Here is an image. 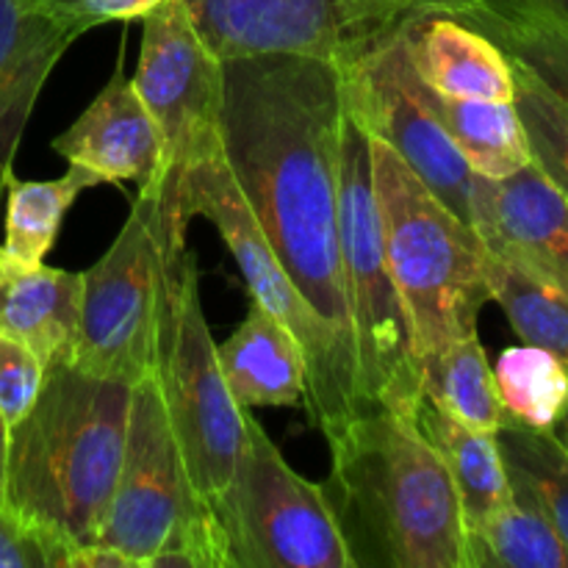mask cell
I'll return each instance as SVG.
<instances>
[{
    "label": "cell",
    "mask_w": 568,
    "mask_h": 568,
    "mask_svg": "<svg viewBox=\"0 0 568 568\" xmlns=\"http://www.w3.org/2000/svg\"><path fill=\"white\" fill-rule=\"evenodd\" d=\"M342 122L336 61L222 59V153L239 192L294 286L355 361L338 225Z\"/></svg>",
    "instance_id": "cell-1"
},
{
    "label": "cell",
    "mask_w": 568,
    "mask_h": 568,
    "mask_svg": "<svg viewBox=\"0 0 568 568\" xmlns=\"http://www.w3.org/2000/svg\"><path fill=\"white\" fill-rule=\"evenodd\" d=\"M327 444L322 488L353 568H466L458 491L414 414L369 408Z\"/></svg>",
    "instance_id": "cell-2"
},
{
    "label": "cell",
    "mask_w": 568,
    "mask_h": 568,
    "mask_svg": "<svg viewBox=\"0 0 568 568\" xmlns=\"http://www.w3.org/2000/svg\"><path fill=\"white\" fill-rule=\"evenodd\" d=\"M133 386L59 366L9 430L6 503L67 547L98 544L125 453Z\"/></svg>",
    "instance_id": "cell-3"
},
{
    "label": "cell",
    "mask_w": 568,
    "mask_h": 568,
    "mask_svg": "<svg viewBox=\"0 0 568 568\" xmlns=\"http://www.w3.org/2000/svg\"><path fill=\"white\" fill-rule=\"evenodd\" d=\"M369 166L383 250L422 358L477 333V316L491 300L486 244L372 133Z\"/></svg>",
    "instance_id": "cell-4"
},
{
    "label": "cell",
    "mask_w": 568,
    "mask_h": 568,
    "mask_svg": "<svg viewBox=\"0 0 568 568\" xmlns=\"http://www.w3.org/2000/svg\"><path fill=\"white\" fill-rule=\"evenodd\" d=\"M98 541L136 568H231L222 527L189 477L155 377L133 386L125 453Z\"/></svg>",
    "instance_id": "cell-5"
},
{
    "label": "cell",
    "mask_w": 568,
    "mask_h": 568,
    "mask_svg": "<svg viewBox=\"0 0 568 568\" xmlns=\"http://www.w3.org/2000/svg\"><path fill=\"white\" fill-rule=\"evenodd\" d=\"M133 87L161 136L153 200L161 239L186 253V192L192 172L222 153V59L205 44L186 0H164L142 20Z\"/></svg>",
    "instance_id": "cell-6"
},
{
    "label": "cell",
    "mask_w": 568,
    "mask_h": 568,
    "mask_svg": "<svg viewBox=\"0 0 568 568\" xmlns=\"http://www.w3.org/2000/svg\"><path fill=\"white\" fill-rule=\"evenodd\" d=\"M338 225L361 405L364 410L397 408L414 414L422 397L419 358L383 250L381 211L372 186L369 133L349 114L347 105L338 155Z\"/></svg>",
    "instance_id": "cell-7"
},
{
    "label": "cell",
    "mask_w": 568,
    "mask_h": 568,
    "mask_svg": "<svg viewBox=\"0 0 568 568\" xmlns=\"http://www.w3.org/2000/svg\"><path fill=\"white\" fill-rule=\"evenodd\" d=\"M189 216H205L220 231L236 266L242 270L253 303L270 311L297 338L305 355V414L331 442L349 419L364 414L358 397V369L331 327L320 320L277 261L264 231L250 214L225 153L192 172L186 192Z\"/></svg>",
    "instance_id": "cell-8"
},
{
    "label": "cell",
    "mask_w": 568,
    "mask_h": 568,
    "mask_svg": "<svg viewBox=\"0 0 568 568\" xmlns=\"http://www.w3.org/2000/svg\"><path fill=\"white\" fill-rule=\"evenodd\" d=\"M153 377L189 477L200 497L211 503L225 491L236 469L247 438V408L233 399L216 361V344L200 303L197 264L189 250L170 266Z\"/></svg>",
    "instance_id": "cell-9"
},
{
    "label": "cell",
    "mask_w": 568,
    "mask_h": 568,
    "mask_svg": "<svg viewBox=\"0 0 568 568\" xmlns=\"http://www.w3.org/2000/svg\"><path fill=\"white\" fill-rule=\"evenodd\" d=\"M231 568H353L320 483L288 466L247 414V438L225 491L211 499Z\"/></svg>",
    "instance_id": "cell-10"
},
{
    "label": "cell",
    "mask_w": 568,
    "mask_h": 568,
    "mask_svg": "<svg viewBox=\"0 0 568 568\" xmlns=\"http://www.w3.org/2000/svg\"><path fill=\"white\" fill-rule=\"evenodd\" d=\"M181 255L166 250L153 200H133L114 244L81 272V325L70 366L125 386L153 377L166 281Z\"/></svg>",
    "instance_id": "cell-11"
},
{
    "label": "cell",
    "mask_w": 568,
    "mask_h": 568,
    "mask_svg": "<svg viewBox=\"0 0 568 568\" xmlns=\"http://www.w3.org/2000/svg\"><path fill=\"white\" fill-rule=\"evenodd\" d=\"M200 37L220 59L300 53L347 61L388 42L422 0H186Z\"/></svg>",
    "instance_id": "cell-12"
},
{
    "label": "cell",
    "mask_w": 568,
    "mask_h": 568,
    "mask_svg": "<svg viewBox=\"0 0 568 568\" xmlns=\"http://www.w3.org/2000/svg\"><path fill=\"white\" fill-rule=\"evenodd\" d=\"M344 105L366 133L383 139L453 214L475 227L477 172L410 87L403 31L338 64Z\"/></svg>",
    "instance_id": "cell-13"
},
{
    "label": "cell",
    "mask_w": 568,
    "mask_h": 568,
    "mask_svg": "<svg viewBox=\"0 0 568 568\" xmlns=\"http://www.w3.org/2000/svg\"><path fill=\"white\" fill-rule=\"evenodd\" d=\"M475 231L491 253L568 297V197L536 164L477 178Z\"/></svg>",
    "instance_id": "cell-14"
},
{
    "label": "cell",
    "mask_w": 568,
    "mask_h": 568,
    "mask_svg": "<svg viewBox=\"0 0 568 568\" xmlns=\"http://www.w3.org/2000/svg\"><path fill=\"white\" fill-rule=\"evenodd\" d=\"M53 150L72 166L98 175L100 183L131 181L139 186V197H153L161 172V136L133 78L125 75L122 48L105 87L89 109L53 139Z\"/></svg>",
    "instance_id": "cell-15"
},
{
    "label": "cell",
    "mask_w": 568,
    "mask_h": 568,
    "mask_svg": "<svg viewBox=\"0 0 568 568\" xmlns=\"http://www.w3.org/2000/svg\"><path fill=\"white\" fill-rule=\"evenodd\" d=\"M81 28L44 0H0V192L44 81Z\"/></svg>",
    "instance_id": "cell-16"
},
{
    "label": "cell",
    "mask_w": 568,
    "mask_h": 568,
    "mask_svg": "<svg viewBox=\"0 0 568 568\" xmlns=\"http://www.w3.org/2000/svg\"><path fill=\"white\" fill-rule=\"evenodd\" d=\"M83 275L26 266L0 247V336L22 342L44 369L70 366L81 325Z\"/></svg>",
    "instance_id": "cell-17"
},
{
    "label": "cell",
    "mask_w": 568,
    "mask_h": 568,
    "mask_svg": "<svg viewBox=\"0 0 568 568\" xmlns=\"http://www.w3.org/2000/svg\"><path fill=\"white\" fill-rule=\"evenodd\" d=\"M416 75L449 98L514 100L510 59L486 37L449 14H419L403 28Z\"/></svg>",
    "instance_id": "cell-18"
},
{
    "label": "cell",
    "mask_w": 568,
    "mask_h": 568,
    "mask_svg": "<svg viewBox=\"0 0 568 568\" xmlns=\"http://www.w3.org/2000/svg\"><path fill=\"white\" fill-rule=\"evenodd\" d=\"M227 388L242 408H292L305 397V355L286 325L258 303L216 344Z\"/></svg>",
    "instance_id": "cell-19"
},
{
    "label": "cell",
    "mask_w": 568,
    "mask_h": 568,
    "mask_svg": "<svg viewBox=\"0 0 568 568\" xmlns=\"http://www.w3.org/2000/svg\"><path fill=\"white\" fill-rule=\"evenodd\" d=\"M410 87L477 175L499 181L532 164L530 144L514 100L449 98L427 87L414 67Z\"/></svg>",
    "instance_id": "cell-20"
},
{
    "label": "cell",
    "mask_w": 568,
    "mask_h": 568,
    "mask_svg": "<svg viewBox=\"0 0 568 568\" xmlns=\"http://www.w3.org/2000/svg\"><path fill=\"white\" fill-rule=\"evenodd\" d=\"M414 416L453 477L466 532L475 530L510 499V480L499 453L497 433L471 430L425 397L416 403Z\"/></svg>",
    "instance_id": "cell-21"
},
{
    "label": "cell",
    "mask_w": 568,
    "mask_h": 568,
    "mask_svg": "<svg viewBox=\"0 0 568 568\" xmlns=\"http://www.w3.org/2000/svg\"><path fill=\"white\" fill-rule=\"evenodd\" d=\"M422 397L480 433H497L505 410L497 397L494 366L488 364L480 336L458 338L447 347L419 358Z\"/></svg>",
    "instance_id": "cell-22"
},
{
    "label": "cell",
    "mask_w": 568,
    "mask_h": 568,
    "mask_svg": "<svg viewBox=\"0 0 568 568\" xmlns=\"http://www.w3.org/2000/svg\"><path fill=\"white\" fill-rule=\"evenodd\" d=\"M466 568H568V549L541 508L510 483V499L466 532Z\"/></svg>",
    "instance_id": "cell-23"
},
{
    "label": "cell",
    "mask_w": 568,
    "mask_h": 568,
    "mask_svg": "<svg viewBox=\"0 0 568 568\" xmlns=\"http://www.w3.org/2000/svg\"><path fill=\"white\" fill-rule=\"evenodd\" d=\"M100 178L83 166H72L53 181H20L6 178V242L3 253L26 266L42 264L55 244L59 227L78 194L98 186Z\"/></svg>",
    "instance_id": "cell-24"
},
{
    "label": "cell",
    "mask_w": 568,
    "mask_h": 568,
    "mask_svg": "<svg viewBox=\"0 0 568 568\" xmlns=\"http://www.w3.org/2000/svg\"><path fill=\"white\" fill-rule=\"evenodd\" d=\"M508 480L547 514L568 549V447L555 430L521 425L505 416L497 430Z\"/></svg>",
    "instance_id": "cell-25"
},
{
    "label": "cell",
    "mask_w": 568,
    "mask_h": 568,
    "mask_svg": "<svg viewBox=\"0 0 568 568\" xmlns=\"http://www.w3.org/2000/svg\"><path fill=\"white\" fill-rule=\"evenodd\" d=\"M486 283L516 336L530 347L558 355L568 366V297L488 247Z\"/></svg>",
    "instance_id": "cell-26"
},
{
    "label": "cell",
    "mask_w": 568,
    "mask_h": 568,
    "mask_svg": "<svg viewBox=\"0 0 568 568\" xmlns=\"http://www.w3.org/2000/svg\"><path fill=\"white\" fill-rule=\"evenodd\" d=\"M449 17L486 33L510 61L525 67L568 105V26L544 14L460 9Z\"/></svg>",
    "instance_id": "cell-27"
},
{
    "label": "cell",
    "mask_w": 568,
    "mask_h": 568,
    "mask_svg": "<svg viewBox=\"0 0 568 568\" xmlns=\"http://www.w3.org/2000/svg\"><path fill=\"white\" fill-rule=\"evenodd\" d=\"M505 416L521 425L555 430L568 410V366L541 347H510L494 366Z\"/></svg>",
    "instance_id": "cell-28"
},
{
    "label": "cell",
    "mask_w": 568,
    "mask_h": 568,
    "mask_svg": "<svg viewBox=\"0 0 568 568\" xmlns=\"http://www.w3.org/2000/svg\"><path fill=\"white\" fill-rule=\"evenodd\" d=\"M514 67V105L525 125L532 164L568 194V105L555 98L532 72L510 61Z\"/></svg>",
    "instance_id": "cell-29"
},
{
    "label": "cell",
    "mask_w": 568,
    "mask_h": 568,
    "mask_svg": "<svg viewBox=\"0 0 568 568\" xmlns=\"http://www.w3.org/2000/svg\"><path fill=\"white\" fill-rule=\"evenodd\" d=\"M72 549L0 503V568H67Z\"/></svg>",
    "instance_id": "cell-30"
},
{
    "label": "cell",
    "mask_w": 568,
    "mask_h": 568,
    "mask_svg": "<svg viewBox=\"0 0 568 568\" xmlns=\"http://www.w3.org/2000/svg\"><path fill=\"white\" fill-rule=\"evenodd\" d=\"M48 369L31 347L0 336V416L6 427H17L37 403Z\"/></svg>",
    "instance_id": "cell-31"
},
{
    "label": "cell",
    "mask_w": 568,
    "mask_h": 568,
    "mask_svg": "<svg viewBox=\"0 0 568 568\" xmlns=\"http://www.w3.org/2000/svg\"><path fill=\"white\" fill-rule=\"evenodd\" d=\"M460 9H488L503 14H544L568 26V0H422L419 14H453Z\"/></svg>",
    "instance_id": "cell-32"
},
{
    "label": "cell",
    "mask_w": 568,
    "mask_h": 568,
    "mask_svg": "<svg viewBox=\"0 0 568 568\" xmlns=\"http://www.w3.org/2000/svg\"><path fill=\"white\" fill-rule=\"evenodd\" d=\"M67 568H136L131 558H125L116 549L105 544H89V547H75L67 558Z\"/></svg>",
    "instance_id": "cell-33"
},
{
    "label": "cell",
    "mask_w": 568,
    "mask_h": 568,
    "mask_svg": "<svg viewBox=\"0 0 568 568\" xmlns=\"http://www.w3.org/2000/svg\"><path fill=\"white\" fill-rule=\"evenodd\" d=\"M6 464H9V427L0 416V503H6Z\"/></svg>",
    "instance_id": "cell-34"
},
{
    "label": "cell",
    "mask_w": 568,
    "mask_h": 568,
    "mask_svg": "<svg viewBox=\"0 0 568 568\" xmlns=\"http://www.w3.org/2000/svg\"><path fill=\"white\" fill-rule=\"evenodd\" d=\"M555 433H558V436L564 438V444H566V447H568V410H566V416H564V419H560V425L555 427Z\"/></svg>",
    "instance_id": "cell-35"
},
{
    "label": "cell",
    "mask_w": 568,
    "mask_h": 568,
    "mask_svg": "<svg viewBox=\"0 0 568 568\" xmlns=\"http://www.w3.org/2000/svg\"><path fill=\"white\" fill-rule=\"evenodd\" d=\"M566 197H568V194H566Z\"/></svg>",
    "instance_id": "cell-36"
}]
</instances>
